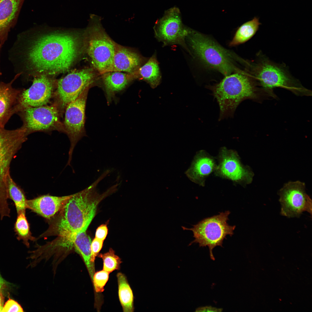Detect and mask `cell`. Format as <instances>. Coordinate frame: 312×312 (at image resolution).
Masks as SVG:
<instances>
[{"mask_svg": "<svg viewBox=\"0 0 312 312\" xmlns=\"http://www.w3.org/2000/svg\"><path fill=\"white\" fill-rule=\"evenodd\" d=\"M79 36L53 33L32 39L18 35L9 52L16 74L38 72L55 74L69 69L81 51Z\"/></svg>", "mask_w": 312, "mask_h": 312, "instance_id": "cell-1", "label": "cell"}, {"mask_svg": "<svg viewBox=\"0 0 312 312\" xmlns=\"http://www.w3.org/2000/svg\"><path fill=\"white\" fill-rule=\"evenodd\" d=\"M103 179L100 176L85 189L72 194L40 237H74L86 231L95 215L99 204L115 191L111 186L101 194L98 192L96 187Z\"/></svg>", "mask_w": 312, "mask_h": 312, "instance_id": "cell-2", "label": "cell"}, {"mask_svg": "<svg viewBox=\"0 0 312 312\" xmlns=\"http://www.w3.org/2000/svg\"><path fill=\"white\" fill-rule=\"evenodd\" d=\"M225 76L219 83L207 87L219 104V120L233 117L237 107L244 100H259L263 93H270L259 87L248 72Z\"/></svg>", "mask_w": 312, "mask_h": 312, "instance_id": "cell-3", "label": "cell"}, {"mask_svg": "<svg viewBox=\"0 0 312 312\" xmlns=\"http://www.w3.org/2000/svg\"><path fill=\"white\" fill-rule=\"evenodd\" d=\"M248 72L263 89L272 91L277 87L289 90L296 95L310 96L311 92L304 87L291 74L284 64L275 62L261 52L257 54L255 61L247 62Z\"/></svg>", "mask_w": 312, "mask_h": 312, "instance_id": "cell-4", "label": "cell"}, {"mask_svg": "<svg viewBox=\"0 0 312 312\" xmlns=\"http://www.w3.org/2000/svg\"><path fill=\"white\" fill-rule=\"evenodd\" d=\"M186 37L195 55L208 67L225 76L244 72L234 64L231 53L210 38L192 30Z\"/></svg>", "mask_w": 312, "mask_h": 312, "instance_id": "cell-5", "label": "cell"}, {"mask_svg": "<svg viewBox=\"0 0 312 312\" xmlns=\"http://www.w3.org/2000/svg\"><path fill=\"white\" fill-rule=\"evenodd\" d=\"M90 18V25L86 32L87 52L94 67L102 74L109 72L112 66L115 42L102 27L100 17L92 14Z\"/></svg>", "mask_w": 312, "mask_h": 312, "instance_id": "cell-6", "label": "cell"}, {"mask_svg": "<svg viewBox=\"0 0 312 312\" xmlns=\"http://www.w3.org/2000/svg\"><path fill=\"white\" fill-rule=\"evenodd\" d=\"M27 135L22 126L17 129L8 130L0 127V215L8 213L10 209L8 202L7 179L10 173L11 161Z\"/></svg>", "mask_w": 312, "mask_h": 312, "instance_id": "cell-7", "label": "cell"}, {"mask_svg": "<svg viewBox=\"0 0 312 312\" xmlns=\"http://www.w3.org/2000/svg\"><path fill=\"white\" fill-rule=\"evenodd\" d=\"M230 213L229 211L221 212L218 214L205 218L193 227L188 228L182 226L184 230L192 231L194 239L189 244L198 243L200 247L208 246L211 259L215 260L213 250L217 246L223 247V241L228 235L234 234L235 226H231L227 223Z\"/></svg>", "mask_w": 312, "mask_h": 312, "instance_id": "cell-8", "label": "cell"}, {"mask_svg": "<svg viewBox=\"0 0 312 312\" xmlns=\"http://www.w3.org/2000/svg\"><path fill=\"white\" fill-rule=\"evenodd\" d=\"M17 113L27 135L34 132L54 130L64 132L63 124L60 119V111L55 103L50 105L27 107Z\"/></svg>", "mask_w": 312, "mask_h": 312, "instance_id": "cell-9", "label": "cell"}, {"mask_svg": "<svg viewBox=\"0 0 312 312\" xmlns=\"http://www.w3.org/2000/svg\"><path fill=\"white\" fill-rule=\"evenodd\" d=\"M92 68L73 70L58 81L55 103L62 111L88 88L95 77Z\"/></svg>", "mask_w": 312, "mask_h": 312, "instance_id": "cell-10", "label": "cell"}, {"mask_svg": "<svg viewBox=\"0 0 312 312\" xmlns=\"http://www.w3.org/2000/svg\"><path fill=\"white\" fill-rule=\"evenodd\" d=\"M304 183L300 181L285 184L278 192L281 214L288 218L299 217L307 212L312 215V200L305 191Z\"/></svg>", "mask_w": 312, "mask_h": 312, "instance_id": "cell-11", "label": "cell"}, {"mask_svg": "<svg viewBox=\"0 0 312 312\" xmlns=\"http://www.w3.org/2000/svg\"><path fill=\"white\" fill-rule=\"evenodd\" d=\"M217 159L218 164L214 171L216 176L243 186L252 182L253 172L249 166L242 164L236 151L222 147Z\"/></svg>", "mask_w": 312, "mask_h": 312, "instance_id": "cell-12", "label": "cell"}, {"mask_svg": "<svg viewBox=\"0 0 312 312\" xmlns=\"http://www.w3.org/2000/svg\"><path fill=\"white\" fill-rule=\"evenodd\" d=\"M88 89L84 90L76 100L69 103L65 108L63 125L64 132L67 135L70 142L67 165L70 164L74 147L83 135L85 107Z\"/></svg>", "mask_w": 312, "mask_h": 312, "instance_id": "cell-13", "label": "cell"}, {"mask_svg": "<svg viewBox=\"0 0 312 312\" xmlns=\"http://www.w3.org/2000/svg\"><path fill=\"white\" fill-rule=\"evenodd\" d=\"M54 86L53 81L46 75L35 77L31 87L19 94L15 113L27 107L46 105L53 95Z\"/></svg>", "mask_w": 312, "mask_h": 312, "instance_id": "cell-14", "label": "cell"}, {"mask_svg": "<svg viewBox=\"0 0 312 312\" xmlns=\"http://www.w3.org/2000/svg\"><path fill=\"white\" fill-rule=\"evenodd\" d=\"M155 27L156 37L165 44H179L188 50L185 38L191 29L183 25L177 8H172L167 11Z\"/></svg>", "mask_w": 312, "mask_h": 312, "instance_id": "cell-15", "label": "cell"}, {"mask_svg": "<svg viewBox=\"0 0 312 312\" xmlns=\"http://www.w3.org/2000/svg\"><path fill=\"white\" fill-rule=\"evenodd\" d=\"M217 165L214 157L205 151L200 150L196 153L185 174L192 182L203 186L206 178L214 172Z\"/></svg>", "mask_w": 312, "mask_h": 312, "instance_id": "cell-16", "label": "cell"}, {"mask_svg": "<svg viewBox=\"0 0 312 312\" xmlns=\"http://www.w3.org/2000/svg\"><path fill=\"white\" fill-rule=\"evenodd\" d=\"M114 48L113 63L109 72L133 74L141 67L143 60L138 53L115 42Z\"/></svg>", "mask_w": 312, "mask_h": 312, "instance_id": "cell-17", "label": "cell"}, {"mask_svg": "<svg viewBox=\"0 0 312 312\" xmlns=\"http://www.w3.org/2000/svg\"><path fill=\"white\" fill-rule=\"evenodd\" d=\"M72 195L63 196H41L27 200V208L43 217L50 219L59 212Z\"/></svg>", "mask_w": 312, "mask_h": 312, "instance_id": "cell-18", "label": "cell"}, {"mask_svg": "<svg viewBox=\"0 0 312 312\" xmlns=\"http://www.w3.org/2000/svg\"><path fill=\"white\" fill-rule=\"evenodd\" d=\"M20 75L16 74L10 82L0 83V127L4 126L15 113L19 95L22 90L14 88L12 85Z\"/></svg>", "mask_w": 312, "mask_h": 312, "instance_id": "cell-19", "label": "cell"}, {"mask_svg": "<svg viewBox=\"0 0 312 312\" xmlns=\"http://www.w3.org/2000/svg\"><path fill=\"white\" fill-rule=\"evenodd\" d=\"M23 0H1L0 2V47L7 39Z\"/></svg>", "mask_w": 312, "mask_h": 312, "instance_id": "cell-20", "label": "cell"}, {"mask_svg": "<svg viewBox=\"0 0 312 312\" xmlns=\"http://www.w3.org/2000/svg\"><path fill=\"white\" fill-rule=\"evenodd\" d=\"M92 241L86 231L78 233L74 238V248L82 257L90 276L92 281L95 273L94 263L91 261Z\"/></svg>", "mask_w": 312, "mask_h": 312, "instance_id": "cell-21", "label": "cell"}, {"mask_svg": "<svg viewBox=\"0 0 312 312\" xmlns=\"http://www.w3.org/2000/svg\"><path fill=\"white\" fill-rule=\"evenodd\" d=\"M104 86L108 92L114 93L124 89L133 79V74L118 71H109L102 74Z\"/></svg>", "mask_w": 312, "mask_h": 312, "instance_id": "cell-22", "label": "cell"}, {"mask_svg": "<svg viewBox=\"0 0 312 312\" xmlns=\"http://www.w3.org/2000/svg\"><path fill=\"white\" fill-rule=\"evenodd\" d=\"M136 78L139 76L149 83L153 88L157 87L161 79L158 63L155 54L134 73Z\"/></svg>", "mask_w": 312, "mask_h": 312, "instance_id": "cell-23", "label": "cell"}, {"mask_svg": "<svg viewBox=\"0 0 312 312\" xmlns=\"http://www.w3.org/2000/svg\"><path fill=\"white\" fill-rule=\"evenodd\" d=\"M119 299L124 312L134 311V296L132 291L125 274L118 272L117 274Z\"/></svg>", "mask_w": 312, "mask_h": 312, "instance_id": "cell-24", "label": "cell"}, {"mask_svg": "<svg viewBox=\"0 0 312 312\" xmlns=\"http://www.w3.org/2000/svg\"><path fill=\"white\" fill-rule=\"evenodd\" d=\"M261 24L256 17L243 24L236 31L229 46H235L248 41L255 35Z\"/></svg>", "mask_w": 312, "mask_h": 312, "instance_id": "cell-25", "label": "cell"}, {"mask_svg": "<svg viewBox=\"0 0 312 312\" xmlns=\"http://www.w3.org/2000/svg\"><path fill=\"white\" fill-rule=\"evenodd\" d=\"M7 185L8 199L13 202L17 214L25 212L28 208L27 200L23 190L14 181L10 173L7 176Z\"/></svg>", "mask_w": 312, "mask_h": 312, "instance_id": "cell-26", "label": "cell"}, {"mask_svg": "<svg viewBox=\"0 0 312 312\" xmlns=\"http://www.w3.org/2000/svg\"><path fill=\"white\" fill-rule=\"evenodd\" d=\"M14 230L18 240H22L23 243L28 247L29 241L34 240L30 230L29 225L25 215V212L17 214V217L14 225Z\"/></svg>", "mask_w": 312, "mask_h": 312, "instance_id": "cell-27", "label": "cell"}, {"mask_svg": "<svg viewBox=\"0 0 312 312\" xmlns=\"http://www.w3.org/2000/svg\"><path fill=\"white\" fill-rule=\"evenodd\" d=\"M98 255L103 260V270L109 273L120 269L122 261L120 258L115 254V251L112 248H110L107 252L100 253Z\"/></svg>", "mask_w": 312, "mask_h": 312, "instance_id": "cell-28", "label": "cell"}, {"mask_svg": "<svg viewBox=\"0 0 312 312\" xmlns=\"http://www.w3.org/2000/svg\"><path fill=\"white\" fill-rule=\"evenodd\" d=\"M109 274V273L103 270L95 273L92 283L96 292L101 293L104 291V287L108 280Z\"/></svg>", "mask_w": 312, "mask_h": 312, "instance_id": "cell-29", "label": "cell"}, {"mask_svg": "<svg viewBox=\"0 0 312 312\" xmlns=\"http://www.w3.org/2000/svg\"><path fill=\"white\" fill-rule=\"evenodd\" d=\"M23 311L21 306L16 301L10 298L3 307V312H21Z\"/></svg>", "mask_w": 312, "mask_h": 312, "instance_id": "cell-30", "label": "cell"}, {"mask_svg": "<svg viewBox=\"0 0 312 312\" xmlns=\"http://www.w3.org/2000/svg\"><path fill=\"white\" fill-rule=\"evenodd\" d=\"M104 241L94 238L91 242V261L94 263L96 257L98 255L99 252L101 249Z\"/></svg>", "mask_w": 312, "mask_h": 312, "instance_id": "cell-31", "label": "cell"}, {"mask_svg": "<svg viewBox=\"0 0 312 312\" xmlns=\"http://www.w3.org/2000/svg\"><path fill=\"white\" fill-rule=\"evenodd\" d=\"M108 233V229L106 224H103L97 229L95 235V238L104 241Z\"/></svg>", "mask_w": 312, "mask_h": 312, "instance_id": "cell-32", "label": "cell"}, {"mask_svg": "<svg viewBox=\"0 0 312 312\" xmlns=\"http://www.w3.org/2000/svg\"><path fill=\"white\" fill-rule=\"evenodd\" d=\"M223 310L222 308H217L211 306H207L197 308L195 312H220L222 311Z\"/></svg>", "mask_w": 312, "mask_h": 312, "instance_id": "cell-33", "label": "cell"}, {"mask_svg": "<svg viewBox=\"0 0 312 312\" xmlns=\"http://www.w3.org/2000/svg\"><path fill=\"white\" fill-rule=\"evenodd\" d=\"M7 283L0 274V294H2V291L6 286Z\"/></svg>", "mask_w": 312, "mask_h": 312, "instance_id": "cell-34", "label": "cell"}, {"mask_svg": "<svg viewBox=\"0 0 312 312\" xmlns=\"http://www.w3.org/2000/svg\"><path fill=\"white\" fill-rule=\"evenodd\" d=\"M3 298L2 294H0V312H2L3 307Z\"/></svg>", "mask_w": 312, "mask_h": 312, "instance_id": "cell-35", "label": "cell"}, {"mask_svg": "<svg viewBox=\"0 0 312 312\" xmlns=\"http://www.w3.org/2000/svg\"><path fill=\"white\" fill-rule=\"evenodd\" d=\"M1 1V0H0V2Z\"/></svg>", "mask_w": 312, "mask_h": 312, "instance_id": "cell-36", "label": "cell"}]
</instances>
